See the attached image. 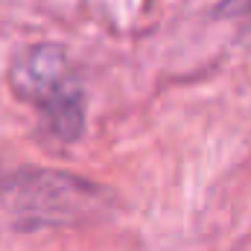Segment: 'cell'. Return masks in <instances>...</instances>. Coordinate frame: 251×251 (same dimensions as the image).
<instances>
[{
	"label": "cell",
	"instance_id": "obj_1",
	"mask_svg": "<svg viewBox=\"0 0 251 251\" xmlns=\"http://www.w3.org/2000/svg\"><path fill=\"white\" fill-rule=\"evenodd\" d=\"M12 88L38 108L41 123L64 143L85 128V91L62 44H35L12 64Z\"/></svg>",
	"mask_w": 251,
	"mask_h": 251
},
{
	"label": "cell",
	"instance_id": "obj_2",
	"mask_svg": "<svg viewBox=\"0 0 251 251\" xmlns=\"http://www.w3.org/2000/svg\"><path fill=\"white\" fill-rule=\"evenodd\" d=\"M234 3H243V6H251V0H234Z\"/></svg>",
	"mask_w": 251,
	"mask_h": 251
}]
</instances>
